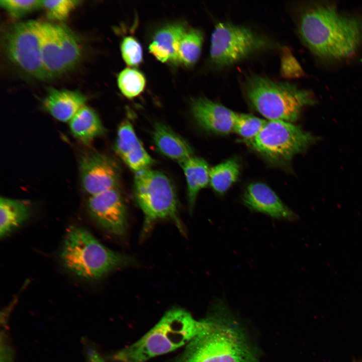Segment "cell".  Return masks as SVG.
Segmentation results:
<instances>
[{"label": "cell", "mask_w": 362, "mask_h": 362, "mask_svg": "<svg viewBox=\"0 0 362 362\" xmlns=\"http://www.w3.org/2000/svg\"><path fill=\"white\" fill-rule=\"evenodd\" d=\"M299 31L317 56L340 60L352 56L362 45V19L343 14L332 5L315 4L301 15Z\"/></svg>", "instance_id": "1"}, {"label": "cell", "mask_w": 362, "mask_h": 362, "mask_svg": "<svg viewBox=\"0 0 362 362\" xmlns=\"http://www.w3.org/2000/svg\"><path fill=\"white\" fill-rule=\"evenodd\" d=\"M205 328L187 345L178 362H261L258 350L221 300Z\"/></svg>", "instance_id": "2"}, {"label": "cell", "mask_w": 362, "mask_h": 362, "mask_svg": "<svg viewBox=\"0 0 362 362\" xmlns=\"http://www.w3.org/2000/svg\"><path fill=\"white\" fill-rule=\"evenodd\" d=\"M207 324V319L197 320L185 310H170L140 339L117 352L113 358L119 362H146L189 343Z\"/></svg>", "instance_id": "3"}, {"label": "cell", "mask_w": 362, "mask_h": 362, "mask_svg": "<svg viewBox=\"0 0 362 362\" xmlns=\"http://www.w3.org/2000/svg\"><path fill=\"white\" fill-rule=\"evenodd\" d=\"M60 257L68 272L86 280H98L115 269L135 263L132 257L108 248L87 230L76 225L67 229Z\"/></svg>", "instance_id": "4"}, {"label": "cell", "mask_w": 362, "mask_h": 362, "mask_svg": "<svg viewBox=\"0 0 362 362\" xmlns=\"http://www.w3.org/2000/svg\"><path fill=\"white\" fill-rule=\"evenodd\" d=\"M245 90L255 109L268 120L292 123L299 119L303 109L315 102L308 90L259 75L247 79Z\"/></svg>", "instance_id": "5"}, {"label": "cell", "mask_w": 362, "mask_h": 362, "mask_svg": "<svg viewBox=\"0 0 362 362\" xmlns=\"http://www.w3.org/2000/svg\"><path fill=\"white\" fill-rule=\"evenodd\" d=\"M135 199L142 210L145 235L157 220H172L184 231L177 212L175 190L169 178L162 172L147 168L136 173L133 186Z\"/></svg>", "instance_id": "6"}, {"label": "cell", "mask_w": 362, "mask_h": 362, "mask_svg": "<svg viewBox=\"0 0 362 362\" xmlns=\"http://www.w3.org/2000/svg\"><path fill=\"white\" fill-rule=\"evenodd\" d=\"M318 139L292 123L268 120L254 139L245 142L269 161L282 164L305 152Z\"/></svg>", "instance_id": "7"}, {"label": "cell", "mask_w": 362, "mask_h": 362, "mask_svg": "<svg viewBox=\"0 0 362 362\" xmlns=\"http://www.w3.org/2000/svg\"><path fill=\"white\" fill-rule=\"evenodd\" d=\"M271 45L268 39L249 28L220 22L211 34L210 58L214 65L225 67L269 48Z\"/></svg>", "instance_id": "8"}, {"label": "cell", "mask_w": 362, "mask_h": 362, "mask_svg": "<svg viewBox=\"0 0 362 362\" xmlns=\"http://www.w3.org/2000/svg\"><path fill=\"white\" fill-rule=\"evenodd\" d=\"M42 23L21 22L9 29L5 37L8 58L21 70L36 78L46 79L41 56Z\"/></svg>", "instance_id": "9"}, {"label": "cell", "mask_w": 362, "mask_h": 362, "mask_svg": "<svg viewBox=\"0 0 362 362\" xmlns=\"http://www.w3.org/2000/svg\"><path fill=\"white\" fill-rule=\"evenodd\" d=\"M81 54L80 42L70 29L43 22L41 56L46 79L72 68L79 60Z\"/></svg>", "instance_id": "10"}, {"label": "cell", "mask_w": 362, "mask_h": 362, "mask_svg": "<svg viewBox=\"0 0 362 362\" xmlns=\"http://www.w3.org/2000/svg\"><path fill=\"white\" fill-rule=\"evenodd\" d=\"M89 215L105 230L123 236L128 227L127 213L117 188L90 196L87 202Z\"/></svg>", "instance_id": "11"}, {"label": "cell", "mask_w": 362, "mask_h": 362, "mask_svg": "<svg viewBox=\"0 0 362 362\" xmlns=\"http://www.w3.org/2000/svg\"><path fill=\"white\" fill-rule=\"evenodd\" d=\"M82 188L90 196L117 188L120 168L109 157L99 153H90L80 161Z\"/></svg>", "instance_id": "12"}, {"label": "cell", "mask_w": 362, "mask_h": 362, "mask_svg": "<svg viewBox=\"0 0 362 362\" xmlns=\"http://www.w3.org/2000/svg\"><path fill=\"white\" fill-rule=\"evenodd\" d=\"M191 111L195 121L201 128L220 135L233 131L238 114L205 98L194 100L192 103Z\"/></svg>", "instance_id": "13"}, {"label": "cell", "mask_w": 362, "mask_h": 362, "mask_svg": "<svg viewBox=\"0 0 362 362\" xmlns=\"http://www.w3.org/2000/svg\"><path fill=\"white\" fill-rule=\"evenodd\" d=\"M244 204L249 209L270 217L292 221L297 216L280 199L267 185L262 183L249 184L242 196Z\"/></svg>", "instance_id": "14"}, {"label": "cell", "mask_w": 362, "mask_h": 362, "mask_svg": "<svg viewBox=\"0 0 362 362\" xmlns=\"http://www.w3.org/2000/svg\"><path fill=\"white\" fill-rule=\"evenodd\" d=\"M115 149L122 160L135 173L149 168L154 162L129 121L123 122L119 127Z\"/></svg>", "instance_id": "15"}, {"label": "cell", "mask_w": 362, "mask_h": 362, "mask_svg": "<svg viewBox=\"0 0 362 362\" xmlns=\"http://www.w3.org/2000/svg\"><path fill=\"white\" fill-rule=\"evenodd\" d=\"M86 98L77 91L51 88L43 101V107L52 116L61 122H68L85 106Z\"/></svg>", "instance_id": "16"}, {"label": "cell", "mask_w": 362, "mask_h": 362, "mask_svg": "<svg viewBox=\"0 0 362 362\" xmlns=\"http://www.w3.org/2000/svg\"><path fill=\"white\" fill-rule=\"evenodd\" d=\"M186 32L180 24L166 26L154 35L149 46V52L162 62H178V50L180 40Z\"/></svg>", "instance_id": "17"}, {"label": "cell", "mask_w": 362, "mask_h": 362, "mask_svg": "<svg viewBox=\"0 0 362 362\" xmlns=\"http://www.w3.org/2000/svg\"><path fill=\"white\" fill-rule=\"evenodd\" d=\"M152 137L157 150L162 154L178 162L193 155V150L189 144L165 125L156 123Z\"/></svg>", "instance_id": "18"}, {"label": "cell", "mask_w": 362, "mask_h": 362, "mask_svg": "<svg viewBox=\"0 0 362 362\" xmlns=\"http://www.w3.org/2000/svg\"><path fill=\"white\" fill-rule=\"evenodd\" d=\"M179 163L186 178L189 205L192 211L200 191L210 183V168L205 160L193 156Z\"/></svg>", "instance_id": "19"}, {"label": "cell", "mask_w": 362, "mask_h": 362, "mask_svg": "<svg viewBox=\"0 0 362 362\" xmlns=\"http://www.w3.org/2000/svg\"><path fill=\"white\" fill-rule=\"evenodd\" d=\"M69 128L72 135L85 144L103 135L105 129L96 113L89 107L84 106L69 121Z\"/></svg>", "instance_id": "20"}, {"label": "cell", "mask_w": 362, "mask_h": 362, "mask_svg": "<svg viewBox=\"0 0 362 362\" xmlns=\"http://www.w3.org/2000/svg\"><path fill=\"white\" fill-rule=\"evenodd\" d=\"M31 209L25 202L1 197L0 200V236L4 237L26 221Z\"/></svg>", "instance_id": "21"}, {"label": "cell", "mask_w": 362, "mask_h": 362, "mask_svg": "<svg viewBox=\"0 0 362 362\" xmlns=\"http://www.w3.org/2000/svg\"><path fill=\"white\" fill-rule=\"evenodd\" d=\"M240 165L234 159H230L210 168V184L219 195L225 194L237 180Z\"/></svg>", "instance_id": "22"}, {"label": "cell", "mask_w": 362, "mask_h": 362, "mask_svg": "<svg viewBox=\"0 0 362 362\" xmlns=\"http://www.w3.org/2000/svg\"><path fill=\"white\" fill-rule=\"evenodd\" d=\"M203 41V35L199 30L186 31L178 47V62L186 66L195 64L200 57Z\"/></svg>", "instance_id": "23"}, {"label": "cell", "mask_w": 362, "mask_h": 362, "mask_svg": "<svg viewBox=\"0 0 362 362\" xmlns=\"http://www.w3.org/2000/svg\"><path fill=\"white\" fill-rule=\"evenodd\" d=\"M117 83L122 94L129 99L139 96L144 89L146 80L144 75L137 69L126 68L118 75Z\"/></svg>", "instance_id": "24"}, {"label": "cell", "mask_w": 362, "mask_h": 362, "mask_svg": "<svg viewBox=\"0 0 362 362\" xmlns=\"http://www.w3.org/2000/svg\"><path fill=\"white\" fill-rule=\"evenodd\" d=\"M266 121L255 116L238 114L233 131L241 137L245 142L254 139L260 132Z\"/></svg>", "instance_id": "25"}, {"label": "cell", "mask_w": 362, "mask_h": 362, "mask_svg": "<svg viewBox=\"0 0 362 362\" xmlns=\"http://www.w3.org/2000/svg\"><path fill=\"white\" fill-rule=\"evenodd\" d=\"M80 3L74 0L42 1V7L44 8L49 18L61 21L67 18Z\"/></svg>", "instance_id": "26"}, {"label": "cell", "mask_w": 362, "mask_h": 362, "mask_svg": "<svg viewBox=\"0 0 362 362\" xmlns=\"http://www.w3.org/2000/svg\"><path fill=\"white\" fill-rule=\"evenodd\" d=\"M120 49L122 58L129 66H137L142 61V47L134 37L127 36L124 38L121 43Z\"/></svg>", "instance_id": "27"}, {"label": "cell", "mask_w": 362, "mask_h": 362, "mask_svg": "<svg viewBox=\"0 0 362 362\" xmlns=\"http://www.w3.org/2000/svg\"><path fill=\"white\" fill-rule=\"evenodd\" d=\"M0 4L12 16L20 17L42 7V1L3 0L0 1Z\"/></svg>", "instance_id": "28"}, {"label": "cell", "mask_w": 362, "mask_h": 362, "mask_svg": "<svg viewBox=\"0 0 362 362\" xmlns=\"http://www.w3.org/2000/svg\"><path fill=\"white\" fill-rule=\"evenodd\" d=\"M85 354L87 362H106L98 351L89 345H86Z\"/></svg>", "instance_id": "29"}]
</instances>
